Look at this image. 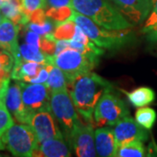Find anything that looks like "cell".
<instances>
[{
    "label": "cell",
    "mask_w": 157,
    "mask_h": 157,
    "mask_svg": "<svg viewBox=\"0 0 157 157\" xmlns=\"http://www.w3.org/2000/svg\"><path fill=\"white\" fill-rule=\"evenodd\" d=\"M33 156L67 157L71 156V150L64 138H53L39 143Z\"/></svg>",
    "instance_id": "obj_16"
},
{
    "label": "cell",
    "mask_w": 157,
    "mask_h": 157,
    "mask_svg": "<svg viewBox=\"0 0 157 157\" xmlns=\"http://www.w3.org/2000/svg\"><path fill=\"white\" fill-rule=\"evenodd\" d=\"M147 39L151 42H157V25L147 33Z\"/></svg>",
    "instance_id": "obj_35"
},
{
    "label": "cell",
    "mask_w": 157,
    "mask_h": 157,
    "mask_svg": "<svg viewBox=\"0 0 157 157\" xmlns=\"http://www.w3.org/2000/svg\"><path fill=\"white\" fill-rule=\"evenodd\" d=\"M49 76V71L47 69L46 66H44L41 68V70L39 71V74L35 77L32 78L29 83H34V84H45Z\"/></svg>",
    "instance_id": "obj_31"
},
{
    "label": "cell",
    "mask_w": 157,
    "mask_h": 157,
    "mask_svg": "<svg viewBox=\"0 0 157 157\" xmlns=\"http://www.w3.org/2000/svg\"><path fill=\"white\" fill-rule=\"evenodd\" d=\"M70 19L76 23L95 45L107 50H119L130 44L135 37L131 28L123 30L104 28L74 10Z\"/></svg>",
    "instance_id": "obj_3"
},
{
    "label": "cell",
    "mask_w": 157,
    "mask_h": 157,
    "mask_svg": "<svg viewBox=\"0 0 157 157\" xmlns=\"http://www.w3.org/2000/svg\"><path fill=\"white\" fill-rule=\"evenodd\" d=\"M14 57L10 52L6 50L0 51V63L2 69H4L8 73H11L14 66Z\"/></svg>",
    "instance_id": "obj_30"
},
{
    "label": "cell",
    "mask_w": 157,
    "mask_h": 157,
    "mask_svg": "<svg viewBox=\"0 0 157 157\" xmlns=\"http://www.w3.org/2000/svg\"><path fill=\"white\" fill-rule=\"evenodd\" d=\"M0 69H1V63H0Z\"/></svg>",
    "instance_id": "obj_38"
},
{
    "label": "cell",
    "mask_w": 157,
    "mask_h": 157,
    "mask_svg": "<svg viewBox=\"0 0 157 157\" xmlns=\"http://www.w3.org/2000/svg\"><path fill=\"white\" fill-rule=\"evenodd\" d=\"M19 52L23 59L30 61L38 62L39 64L47 65V56L40 50V48L30 44H23L19 46Z\"/></svg>",
    "instance_id": "obj_21"
},
{
    "label": "cell",
    "mask_w": 157,
    "mask_h": 157,
    "mask_svg": "<svg viewBox=\"0 0 157 157\" xmlns=\"http://www.w3.org/2000/svg\"><path fill=\"white\" fill-rule=\"evenodd\" d=\"M50 109L62 128V133L68 143L76 128L81 122L67 89L51 92Z\"/></svg>",
    "instance_id": "obj_4"
},
{
    "label": "cell",
    "mask_w": 157,
    "mask_h": 157,
    "mask_svg": "<svg viewBox=\"0 0 157 157\" xmlns=\"http://www.w3.org/2000/svg\"><path fill=\"white\" fill-rule=\"evenodd\" d=\"M76 26V23L72 19L58 23L54 31L52 33V35L57 40H71L74 36Z\"/></svg>",
    "instance_id": "obj_22"
},
{
    "label": "cell",
    "mask_w": 157,
    "mask_h": 157,
    "mask_svg": "<svg viewBox=\"0 0 157 157\" xmlns=\"http://www.w3.org/2000/svg\"><path fill=\"white\" fill-rule=\"evenodd\" d=\"M25 40H26L27 44L36 45V46L39 47L40 41H41V35L36 33L33 31H29V32H27L26 36H25Z\"/></svg>",
    "instance_id": "obj_32"
},
{
    "label": "cell",
    "mask_w": 157,
    "mask_h": 157,
    "mask_svg": "<svg viewBox=\"0 0 157 157\" xmlns=\"http://www.w3.org/2000/svg\"><path fill=\"white\" fill-rule=\"evenodd\" d=\"M3 2H4V0H0V7L3 5Z\"/></svg>",
    "instance_id": "obj_36"
},
{
    "label": "cell",
    "mask_w": 157,
    "mask_h": 157,
    "mask_svg": "<svg viewBox=\"0 0 157 157\" xmlns=\"http://www.w3.org/2000/svg\"><path fill=\"white\" fill-rule=\"evenodd\" d=\"M94 142L96 152L99 156H116L117 145L113 129L110 126L96 129L94 131Z\"/></svg>",
    "instance_id": "obj_15"
},
{
    "label": "cell",
    "mask_w": 157,
    "mask_h": 157,
    "mask_svg": "<svg viewBox=\"0 0 157 157\" xmlns=\"http://www.w3.org/2000/svg\"><path fill=\"white\" fill-rule=\"evenodd\" d=\"M57 39L53 38L52 33L44 35L41 37L40 45L39 48L42 51L45 55L52 56L55 53V48H56Z\"/></svg>",
    "instance_id": "obj_27"
},
{
    "label": "cell",
    "mask_w": 157,
    "mask_h": 157,
    "mask_svg": "<svg viewBox=\"0 0 157 157\" xmlns=\"http://www.w3.org/2000/svg\"><path fill=\"white\" fill-rule=\"evenodd\" d=\"M47 65H53L61 69L66 75L68 88L76 78L92 72L98 64L80 52L68 48L58 55L47 56Z\"/></svg>",
    "instance_id": "obj_5"
},
{
    "label": "cell",
    "mask_w": 157,
    "mask_h": 157,
    "mask_svg": "<svg viewBox=\"0 0 157 157\" xmlns=\"http://www.w3.org/2000/svg\"><path fill=\"white\" fill-rule=\"evenodd\" d=\"M146 155L143 142L140 140H133L124 143L117 147L116 156L118 157H143Z\"/></svg>",
    "instance_id": "obj_20"
},
{
    "label": "cell",
    "mask_w": 157,
    "mask_h": 157,
    "mask_svg": "<svg viewBox=\"0 0 157 157\" xmlns=\"http://www.w3.org/2000/svg\"><path fill=\"white\" fill-rule=\"evenodd\" d=\"M46 1V6L49 7H65V6H70L72 7V2L73 0H45Z\"/></svg>",
    "instance_id": "obj_33"
},
{
    "label": "cell",
    "mask_w": 157,
    "mask_h": 157,
    "mask_svg": "<svg viewBox=\"0 0 157 157\" xmlns=\"http://www.w3.org/2000/svg\"><path fill=\"white\" fill-rule=\"evenodd\" d=\"M19 83L23 103L31 115L39 110L50 109V90L46 85L25 84L24 81H19Z\"/></svg>",
    "instance_id": "obj_9"
},
{
    "label": "cell",
    "mask_w": 157,
    "mask_h": 157,
    "mask_svg": "<svg viewBox=\"0 0 157 157\" xmlns=\"http://www.w3.org/2000/svg\"><path fill=\"white\" fill-rule=\"evenodd\" d=\"M46 7L45 0H23V12L28 17V15L35 10L45 9Z\"/></svg>",
    "instance_id": "obj_29"
},
{
    "label": "cell",
    "mask_w": 157,
    "mask_h": 157,
    "mask_svg": "<svg viewBox=\"0 0 157 157\" xmlns=\"http://www.w3.org/2000/svg\"><path fill=\"white\" fill-rule=\"evenodd\" d=\"M69 88L77 112L85 122L93 125L94 112L98 102L105 93L113 89V86L99 74L89 72L76 78Z\"/></svg>",
    "instance_id": "obj_1"
},
{
    "label": "cell",
    "mask_w": 157,
    "mask_h": 157,
    "mask_svg": "<svg viewBox=\"0 0 157 157\" xmlns=\"http://www.w3.org/2000/svg\"><path fill=\"white\" fill-rule=\"evenodd\" d=\"M6 106L18 122L28 124L31 114L23 103L21 86L18 80L14 84L9 85L6 96Z\"/></svg>",
    "instance_id": "obj_14"
},
{
    "label": "cell",
    "mask_w": 157,
    "mask_h": 157,
    "mask_svg": "<svg viewBox=\"0 0 157 157\" xmlns=\"http://www.w3.org/2000/svg\"><path fill=\"white\" fill-rule=\"evenodd\" d=\"M128 21L135 25L145 21L151 11L152 0H110Z\"/></svg>",
    "instance_id": "obj_12"
},
{
    "label": "cell",
    "mask_w": 157,
    "mask_h": 157,
    "mask_svg": "<svg viewBox=\"0 0 157 157\" xmlns=\"http://www.w3.org/2000/svg\"><path fill=\"white\" fill-rule=\"evenodd\" d=\"M68 48H70V41L69 40H57L54 55H58L59 53H60L61 52L67 50Z\"/></svg>",
    "instance_id": "obj_34"
},
{
    "label": "cell",
    "mask_w": 157,
    "mask_h": 157,
    "mask_svg": "<svg viewBox=\"0 0 157 157\" xmlns=\"http://www.w3.org/2000/svg\"><path fill=\"white\" fill-rule=\"evenodd\" d=\"M69 144L78 157H94L97 155L93 125L80 122L71 137Z\"/></svg>",
    "instance_id": "obj_10"
},
{
    "label": "cell",
    "mask_w": 157,
    "mask_h": 157,
    "mask_svg": "<svg viewBox=\"0 0 157 157\" xmlns=\"http://www.w3.org/2000/svg\"><path fill=\"white\" fill-rule=\"evenodd\" d=\"M45 65L43 64L26 60L23 58L17 59L14 61V66L11 70V77L15 80H18V81L21 80L24 82L29 83V81L32 78H35L39 74V71Z\"/></svg>",
    "instance_id": "obj_17"
},
{
    "label": "cell",
    "mask_w": 157,
    "mask_h": 157,
    "mask_svg": "<svg viewBox=\"0 0 157 157\" xmlns=\"http://www.w3.org/2000/svg\"><path fill=\"white\" fill-rule=\"evenodd\" d=\"M14 124V121L6 106V101L0 97V149L3 150L6 147L3 143V135Z\"/></svg>",
    "instance_id": "obj_24"
},
{
    "label": "cell",
    "mask_w": 157,
    "mask_h": 157,
    "mask_svg": "<svg viewBox=\"0 0 157 157\" xmlns=\"http://www.w3.org/2000/svg\"><path fill=\"white\" fill-rule=\"evenodd\" d=\"M72 8L104 28L123 30L132 27V24L110 0H73Z\"/></svg>",
    "instance_id": "obj_2"
},
{
    "label": "cell",
    "mask_w": 157,
    "mask_h": 157,
    "mask_svg": "<svg viewBox=\"0 0 157 157\" xmlns=\"http://www.w3.org/2000/svg\"><path fill=\"white\" fill-rule=\"evenodd\" d=\"M1 17H2V16H1V12H0V20H1Z\"/></svg>",
    "instance_id": "obj_37"
},
{
    "label": "cell",
    "mask_w": 157,
    "mask_h": 157,
    "mask_svg": "<svg viewBox=\"0 0 157 157\" xmlns=\"http://www.w3.org/2000/svg\"><path fill=\"white\" fill-rule=\"evenodd\" d=\"M54 25H55V23L47 17V19L45 22L41 23V24L28 23L26 25V26L29 30H31V31H33L34 33L41 35V36H44V35H47V34H50L52 33Z\"/></svg>",
    "instance_id": "obj_26"
},
{
    "label": "cell",
    "mask_w": 157,
    "mask_h": 157,
    "mask_svg": "<svg viewBox=\"0 0 157 157\" xmlns=\"http://www.w3.org/2000/svg\"><path fill=\"white\" fill-rule=\"evenodd\" d=\"M49 71V76L45 82L51 92L60 89H67V81L65 73L60 68L53 65H46Z\"/></svg>",
    "instance_id": "obj_19"
},
{
    "label": "cell",
    "mask_w": 157,
    "mask_h": 157,
    "mask_svg": "<svg viewBox=\"0 0 157 157\" xmlns=\"http://www.w3.org/2000/svg\"><path fill=\"white\" fill-rule=\"evenodd\" d=\"M157 25V0H152L151 11L145 20L144 26L142 28V33H147L151 29Z\"/></svg>",
    "instance_id": "obj_28"
},
{
    "label": "cell",
    "mask_w": 157,
    "mask_h": 157,
    "mask_svg": "<svg viewBox=\"0 0 157 157\" xmlns=\"http://www.w3.org/2000/svg\"><path fill=\"white\" fill-rule=\"evenodd\" d=\"M129 114L127 103L111 89L101 96L98 102L94 112V122L99 127H112Z\"/></svg>",
    "instance_id": "obj_7"
},
{
    "label": "cell",
    "mask_w": 157,
    "mask_h": 157,
    "mask_svg": "<svg viewBox=\"0 0 157 157\" xmlns=\"http://www.w3.org/2000/svg\"><path fill=\"white\" fill-rule=\"evenodd\" d=\"M136 122L144 128L150 130L156 121V113L150 107H139L135 113Z\"/></svg>",
    "instance_id": "obj_23"
},
{
    "label": "cell",
    "mask_w": 157,
    "mask_h": 157,
    "mask_svg": "<svg viewBox=\"0 0 157 157\" xmlns=\"http://www.w3.org/2000/svg\"><path fill=\"white\" fill-rule=\"evenodd\" d=\"M20 25H17L6 16L0 20V49L10 52L14 59L22 58L17 43Z\"/></svg>",
    "instance_id": "obj_13"
},
{
    "label": "cell",
    "mask_w": 157,
    "mask_h": 157,
    "mask_svg": "<svg viewBox=\"0 0 157 157\" xmlns=\"http://www.w3.org/2000/svg\"><path fill=\"white\" fill-rule=\"evenodd\" d=\"M28 125L34 130L39 143L53 138H64L63 133L55 122L51 109L34 112L29 119Z\"/></svg>",
    "instance_id": "obj_8"
},
{
    "label": "cell",
    "mask_w": 157,
    "mask_h": 157,
    "mask_svg": "<svg viewBox=\"0 0 157 157\" xmlns=\"http://www.w3.org/2000/svg\"><path fill=\"white\" fill-rule=\"evenodd\" d=\"M73 9L70 6H65V7H49L45 12L46 17L52 20L55 24L61 23L70 19V17L73 15Z\"/></svg>",
    "instance_id": "obj_25"
},
{
    "label": "cell",
    "mask_w": 157,
    "mask_h": 157,
    "mask_svg": "<svg viewBox=\"0 0 157 157\" xmlns=\"http://www.w3.org/2000/svg\"><path fill=\"white\" fill-rule=\"evenodd\" d=\"M147 130V129L139 125L133 118L129 117V115L125 117L120 121L113 128L117 147L133 140L146 141L148 139V132Z\"/></svg>",
    "instance_id": "obj_11"
},
{
    "label": "cell",
    "mask_w": 157,
    "mask_h": 157,
    "mask_svg": "<svg viewBox=\"0 0 157 157\" xmlns=\"http://www.w3.org/2000/svg\"><path fill=\"white\" fill-rule=\"evenodd\" d=\"M3 143L14 156H33L39 140L30 125L13 124L3 135Z\"/></svg>",
    "instance_id": "obj_6"
},
{
    "label": "cell",
    "mask_w": 157,
    "mask_h": 157,
    "mask_svg": "<svg viewBox=\"0 0 157 157\" xmlns=\"http://www.w3.org/2000/svg\"><path fill=\"white\" fill-rule=\"evenodd\" d=\"M126 94L129 102L135 107H146L147 105H150L155 100V91L147 86L138 87L133 91H125L121 90Z\"/></svg>",
    "instance_id": "obj_18"
}]
</instances>
